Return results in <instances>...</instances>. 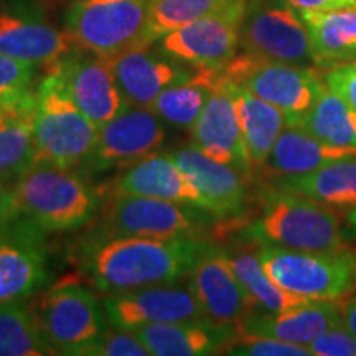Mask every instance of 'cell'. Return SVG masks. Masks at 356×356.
I'll return each mask as SVG.
<instances>
[{
    "label": "cell",
    "instance_id": "obj_1",
    "mask_svg": "<svg viewBox=\"0 0 356 356\" xmlns=\"http://www.w3.org/2000/svg\"><path fill=\"white\" fill-rule=\"evenodd\" d=\"M207 248L198 238L106 236L89 246L84 273L104 293L178 282Z\"/></svg>",
    "mask_w": 356,
    "mask_h": 356
},
{
    "label": "cell",
    "instance_id": "obj_2",
    "mask_svg": "<svg viewBox=\"0 0 356 356\" xmlns=\"http://www.w3.org/2000/svg\"><path fill=\"white\" fill-rule=\"evenodd\" d=\"M259 203V215L244 228L256 244L296 251H328L346 244L335 208L273 185L261 190Z\"/></svg>",
    "mask_w": 356,
    "mask_h": 356
},
{
    "label": "cell",
    "instance_id": "obj_3",
    "mask_svg": "<svg viewBox=\"0 0 356 356\" xmlns=\"http://www.w3.org/2000/svg\"><path fill=\"white\" fill-rule=\"evenodd\" d=\"M20 215L44 233L76 229L96 215L99 190L79 170H70L37 160L13 181Z\"/></svg>",
    "mask_w": 356,
    "mask_h": 356
},
{
    "label": "cell",
    "instance_id": "obj_4",
    "mask_svg": "<svg viewBox=\"0 0 356 356\" xmlns=\"http://www.w3.org/2000/svg\"><path fill=\"white\" fill-rule=\"evenodd\" d=\"M97 127L71 99L55 70L35 89L33 139L37 160L83 170L97 137Z\"/></svg>",
    "mask_w": 356,
    "mask_h": 356
},
{
    "label": "cell",
    "instance_id": "obj_5",
    "mask_svg": "<svg viewBox=\"0 0 356 356\" xmlns=\"http://www.w3.org/2000/svg\"><path fill=\"white\" fill-rule=\"evenodd\" d=\"M257 256L269 277L293 296L340 302L356 293V246L296 251L257 244Z\"/></svg>",
    "mask_w": 356,
    "mask_h": 356
},
{
    "label": "cell",
    "instance_id": "obj_6",
    "mask_svg": "<svg viewBox=\"0 0 356 356\" xmlns=\"http://www.w3.org/2000/svg\"><path fill=\"white\" fill-rule=\"evenodd\" d=\"M44 338L58 355H83L109 330L104 302L76 282H60L30 302Z\"/></svg>",
    "mask_w": 356,
    "mask_h": 356
},
{
    "label": "cell",
    "instance_id": "obj_7",
    "mask_svg": "<svg viewBox=\"0 0 356 356\" xmlns=\"http://www.w3.org/2000/svg\"><path fill=\"white\" fill-rule=\"evenodd\" d=\"M220 76L261 97L286 114L287 124H297L327 89L314 66L262 60L244 51L236 55Z\"/></svg>",
    "mask_w": 356,
    "mask_h": 356
},
{
    "label": "cell",
    "instance_id": "obj_8",
    "mask_svg": "<svg viewBox=\"0 0 356 356\" xmlns=\"http://www.w3.org/2000/svg\"><path fill=\"white\" fill-rule=\"evenodd\" d=\"M149 0H73L66 30L81 50L115 56L144 43Z\"/></svg>",
    "mask_w": 356,
    "mask_h": 356
},
{
    "label": "cell",
    "instance_id": "obj_9",
    "mask_svg": "<svg viewBox=\"0 0 356 356\" xmlns=\"http://www.w3.org/2000/svg\"><path fill=\"white\" fill-rule=\"evenodd\" d=\"M239 44L262 60L317 66L304 17L286 0H248Z\"/></svg>",
    "mask_w": 356,
    "mask_h": 356
},
{
    "label": "cell",
    "instance_id": "obj_10",
    "mask_svg": "<svg viewBox=\"0 0 356 356\" xmlns=\"http://www.w3.org/2000/svg\"><path fill=\"white\" fill-rule=\"evenodd\" d=\"M216 220L202 208L167 200L114 193L104 208V236L198 238L200 229Z\"/></svg>",
    "mask_w": 356,
    "mask_h": 356
},
{
    "label": "cell",
    "instance_id": "obj_11",
    "mask_svg": "<svg viewBox=\"0 0 356 356\" xmlns=\"http://www.w3.org/2000/svg\"><path fill=\"white\" fill-rule=\"evenodd\" d=\"M165 142L163 122L149 108L127 106L97 129V137L81 173L126 168L157 154Z\"/></svg>",
    "mask_w": 356,
    "mask_h": 356
},
{
    "label": "cell",
    "instance_id": "obj_12",
    "mask_svg": "<svg viewBox=\"0 0 356 356\" xmlns=\"http://www.w3.org/2000/svg\"><path fill=\"white\" fill-rule=\"evenodd\" d=\"M44 231L19 216L0 226V305L26 300L50 280Z\"/></svg>",
    "mask_w": 356,
    "mask_h": 356
},
{
    "label": "cell",
    "instance_id": "obj_13",
    "mask_svg": "<svg viewBox=\"0 0 356 356\" xmlns=\"http://www.w3.org/2000/svg\"><path fill=\"white\" fill-rule=\"evenodd\" d=\"M246 8L203 17L159 38V48L193 70H221L238 55Z\"/></svg>",
    "mask_w": 356,
    "mask_h": 356
},
{
    "label": "cell",
    "instance_id": "obj_14",
    "mask_svg": "<svg viewBox=\"0 0 356 356\" xmlns=\"http://www.w3.org/2000/svg\"><path fill=\"white\" fill-rule=\"evenodd\" d=\"M78 48L68 30L48 24L32 3L0 0V51L30 63L50 66Z\"/></svg>",
    "mask_w": 356,
    "mask_h": 356
},
{
    "label": "cell",
    "instance_id": "obj_15",
    "mask_svg": "<svg viewBox=\"0 0 356 356\" xmlns=\"http://www.w3.org/2000/svg\"><path fill=\"white\" fill-rule=\"evenodd\" d=\"M104 309L109 323L119 330L134 332L147 325L204 320L190 286L177 282L108 293Z\"/></svg>",
    "mask_w": 356,
    "mask_h": 356
},
{
    "label": "cell",
    "instance_id": "obj_16",
    "mask_svg": "<svg viewBox=\"0 0 356 356\" xmlns=\"http://www.w3.org/2000/svg\"><path fill=\"white\" fill-rule=\"evenodd\" d=\"M79 50V48H78ZM73 51L48 68L55 70L71 99L101 127L127 108L113 65V58Z\"/></svg>",
    "mask_w": 356,
    "mask_h": 356
},
{
    "label": "cell",
    "instance_id": "obj_17",
    "mask_svg": "<svg viewBox=\"0 0 356 356\" xmlns=\"http://www.w3.org/2000/svg\"><path fill=\"white\" fill-rule=\"evenodd\" d=\"M188 277L200 310L210 323L236 328L249 314L246 292L222 249L208 244L191 267Z\"/></svg>",
    "mask_w": 356,
    "mask_h": 356
},
{
    "label": "cell",
    "instance_id": "obj_18",
    "mask_svg": "<svg viewBox=\"0 0 356 356\" xmlns=\"http://www.w3.org/2000/svg\"><path fill=\"white\" fill-rule=\"evenodd\" d=\"M191 144L215 162L233 167L244 175L252 172L233 92L221 76L197 122L191 127Z\"/></svg>",
    "mask_w": 356,
    "mask_h": 356
},
{
    "label": "cell",
    "instance_id": "obj_19",
    "mask_svg": "<svg viewBox=\"0 0 356 356\" xmlns=\"http://www.w3.org/2000/svg\"><path fill=\"white\" fill-rule=\"evenodd\" d=\"M204 200V210L216 220H238L246 211V177L236 168L215 162L193 144L170 154Z\"/></svg>",
    "mask_w": 356,
    "mask_h": 356
},
{
    "label": "cell",
    "instance_id": "obj_20",
    "mask_svg": "<svg viewBox=\"0 0 356 356\" xmlns=\"http://www.w3.org/2000/svg\"><path fill=\"white\" fill-rule=\"evenodd\" d=\"M111 58L129 106L149 108L163 89L193 73L188 66L160 50L157 43L137 44Z\"/></svg>",
    "mask_w": 356,
    "mask_h": 356
},
{
    "label": "cell",
    "instance_id": "obj_21",
    "mask_svg": "<svg viewBox=\"0 0 356 356\" xmlns=\"http://www.w3.org/2000/svg\"><path fill=\"white\" fill-rule=\"evenodd\" d=\"M343 323L341 304L333 300H307L292 309L264 314L251 312L236 325V332L251 333L309 346L328 328Z\"/></svg>",
    "mask_w": 356,
    "mask_h": 356
},
{
    "label": "cell",
    "instance_id": "obj_22",
    "mask_svg": "<svg viewBox=\"0 0 356 356\" xmlns=\"http://www.w3.org/2000/svg\"><path fill=\"white\" fill-rule=\"evenodd\" d=\"M114 190V193L167 200L204 210L202 193L178 167L172 155L154 154L131 167H126L115 180Z\"/></svg>",
    "mask_w": 356,
    "mask_h": 356
},
{
    "label": "cell",
    "instance_id": "obj_23",
    "mask_svg": "<svg viewBox=\"0 0 356 356\" xmlns=\"http://www.w3.org/2000/svg\"><path fill=\"white\" fill-rule=\"evenodd\" d=\"M134 333L144 341L150 356H207L225 350L236 328L197 320L147 325Z\"/></svg>",
    "mask_w": 356,
    "mask_h": 356
},
{
    "label": "cell",
    "instance_id": "obj_24",
    "mask_svg": "<svg viewBox=\"0 0 356 356\" xmlns=\"http://www.w3.org/2000/svg\"><path fill=\"white\" fill-rule=\"evenodd\" d=\"M348 157H356V149L325 144L304 129L287 124L259 172L267 180H273L312 172L335 160Z\"/></svg>",
    "mask_w": 356,
    "mask_h": 356
},
{
    "label": "cell",
    "instance_id": "obj_25",
    "mask_svg": "<svg viewBox=\"0 0 356 356\" xmlns=\"http://www.w3.org/2000/svg\"><path fill=\"white\" fill-rule=\"evenodd\" d=\"M269 185L335 210H353L356 208V157L335 160L299 175L273 178Z\"/></svg>",
    "mask_w": 356,
    "mask_h": 356
},
{
    "label": "cell",
    "instance_id": "obj_26",
    "mask_svg": "<svg viewBox=\"0 0 356 356\" xmlns=\"http://www.w3.org/2000/svg\"><path fill=\"white\" fill-rule=\"evenodd\" d=\"M228 83V81H226ZM233 92L244 147L252 170H259L269 157L270 150L287 126V118L279 108L246 89L228 83Z\"/></svg>",
    "mask_w": 356,
    "mask_h": 356
},
{
    "label": "cell",
    "instance_id": "obj_27",
    "mask_svg": "<svg viewBox=\"0 0 356 356\" xmlns=\"http://www.w3.org/2000/svg\"><path fill=\"white\" fill-rule=\"evenodd\" d=\"M300 13L309 29L315 65L332 68L356 61V8Z\"/></svg>",
    "mask_w": 356,
    "mask_h": 356
},
{
    "label": "cell",
    "instance_id": "obj_28",
    "mask_svg": "<svg viewBox=\"0 0 356 356\" xmlns=\"http://www.w3.org/2000/svg\"><path fill=\"white\" fill-rule=\"evenodd\" d=\"M220 83V70H195L190 76L163 89L149 109L163 124L191 131Z\"/></svg>",
    "mask_w": 356,
    "mask_h": 356
},
{
    "label": "cell",
    "instance_id": "obj_29",
    "mask_svg": "<svg viewBox=\"0 0 356 356\" xmlns=\"http://www.w3.org/2000/svg\"><path fill=\"white\" fill-rule=\"evenodd\" d=\"M33 114L35 92L20 104L0 109V178L8 184L37 162Z\"/></svg>",
    "mask_w": 356,
    "mask_h": 356
},
{
    "label": "cell",
    "instance_id": "obj_30",
    "mask_svg": "<svg viewBox=\"0 0 356 356\" xmlns=\"http://www.w3.org/2000/svg\"><path fill=\"white\" fill-rule=\"evenodd\" d=\"M228 257L231 269L234 270L236 277L239 279L241 286L246 292L249 302V314L251 312H264V314H275L292 307L300 305L307 299L284 291L279 287L266 269L262 267L257 251H225Z\"/></svg>",
    "mask_w": 356,
    "mask_h": 356
},
{
    "label": "cell",
    "instance_id": "obj_31",
    "mask_svg": "<svg viewBox=\"0 0 356 356\" xmlns=\"http://www.w3.org/2000/svg\"><path fill=\"white\" fill-rule=\"evenodd\" d=\"M292 126L304 129L325 144L356 149V111L328 88L309 113Z\"/></svg>",
    "mask_w": 356,
    "mask_h": 356
},
{
    "label": "cell",
    "instance_id": "obj_32",
    "mask_svg": "<svg viewBox=\"0 0 356 356\" xmlns=\"http://www.w3.org/2000/svg\"><path fill=\"white\" fill-rule=\"evenodd\" d=\"M58 355L26 300L0 305V356Z\"/></svg>",
    "mask_w": 356,
    "mask_h": 356
},
{
    "label": "cell",
    "instance_id": "obj_33",
    "mask_svg": "<svg viewBox=\"0 0 356 356\" xmlns=\"http://www.w3.org/2000/svg\"><path fill=\"white\" fill-rule=\"evenodd\" d=\"M248 0H149L144 43H155L163 35L215 13L246 8Z\"/></svg>",
    "mask_w": 356,
    "mask_h": 356
},
{
    "label": "cell",
    "instance_id": "obj_34",
    "mask_svg": "<svg viewBox=\"0 0 356 356\" xmlns=\"http://www.w3.org/2000/svg\"><path fill=\"white\" fill-rule=\"evenodd\" d=\"M37 66L0 51V109L12 108L33 96Z\"/></svg>",
    "mask_w": 356,
    "mask_h": 356
},
{
    "label": "cell",
    "instance_id": "obj_35",
    "mask_svg": "<svg viewBox=\"0 0 356 356\" xmlns=\"http://www.w3.org/2000/svg\"><path fill=\"white\" fill-rule=\"evenodd\" d=\"M225 353L238 356H312L307 346L241 332L234 333L225 346Z\"/></svg>",
    "mask_w": 356,
    "mask_h": 356
},
{
    "label": "cell",
    "instance_id": "obj_36",
    "mask_svg": "<svg viewBox=\"0 0 356 356\" xmlns=\"http://www.w3.org/2000/svg\"><path fill=\"white\" fill-rule=\"evenodd\" d=\"M84 356H150V351L132 330L114 328L89 346Z\"/></svg>",
    "mask_w": 356,
    "mask_h": 356
},
{
    "label": "cell",
    "instance_id": "obj_37",
    "mask_svg": "<svg viewBox=\"0 0 356 356\" xmlns=\"http://www.w3.org/2000/svg\"><path fill=\"white\" fill-rule=\"evenodd\" d=\"M307 348L312 356H356V335L341 323L325 330Z\"/></svg>",
    "mask_w": 356,
    "mask_h": 356
},
{
    "label": "cell",
    "instance_id": "obj_38",
    "mask_svg": "<svg viewBox=\"0 0 356 356\" xmlns=\"http://www.w3.org/2000/svg\"><path fill=\"white\" fill-rule=\"evenodd\" d=\"M323 79L332 92L345 99L356 111V61L332 66Z\"/></svg>",
    "mask_w": 356,
    "mask_h": 356
},
{
    "label": "cell",
    "instance_id": "obj_39",
    "mask_svg": "<svg viewBox=\"0 0 356 356\" xmlns=\"http://www.w3.org/2000/svg\"><path fill=\"white\" fill-rule=\"evenodd\" d=\"M22 216L19 204H17L15 193H13V185L0 178V226L6 225Z\"/></svg>",
    "mask_w": 356,
    "mask_h": 356
},
{
    "label": "cell",
    "instance_id": "obj_40",
    "mask_svg": "<svg viewBox=\"0 0 356 356\" xmlns=\"http://www.w3.org/2000/svg\"><path fill=\"white\" fill-rule=\"evenodd\" d=\"M297 10H337V8H356V0H286Z\"/></svg>",
    "mask_w": 356,
    "mask_h": 356
},
{
    "label": "cell",
    "instance_id": "obj_41",
    "mask_svg": "<svg viewBox=\"0 0 356 356\" xmlns=\"http://www.w3.org/2000/svg\"><path fill=\"white\" fill-rule=\"evenodd\" d=\"M341 314H343V323L356 335V293L341 304Z\"/></svg>",
    "mask_w": 356,
    "mask_h": 356
},
{
    "label": "cell",
    "instance_id": "obj_42",
    "mask_svg": "<svg viewBox=\"0 0 356 356\" xmlns=\"http://www.w3.org/2000/svg\"><path fill=\"white\" fill-rule=\"evenodd\" d=\"M348 225L351 228V233L356 236V208H353V210L348 211Z\"/></svg>",
    "mask_w": 356,
    "mask_h": 356
}]
</instances>
